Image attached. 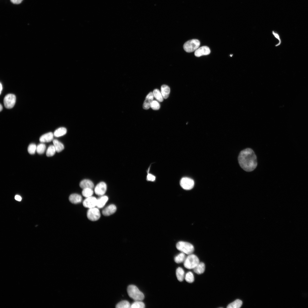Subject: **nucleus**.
I'll return each mask as SVG.
<instances>
[{"label": "nucleus", "mask_w": 308, "mask_h": 308, "mask_svg": "<svg viewBox=\"0 0 308 308\" xmlns=\"http://www.w3.org/2000/svg\"><path fill=\"white\" fill-rule=\"evenodd\" d=\"M67 132L66 129L64 127H60L56 129L54 133V135L56 137H59L65 135Z\"/></svg>", "instance_id": "22"}, {"label": "nucleus", "mask_w": 308, "mask_h": 308, "mask_svg": "<svg viewBox=\"0 0 308 308\" xmlns=\"http://www.w3.org/2000/svg\"><path fill=\"white\" fill-rule=\"evenodd\" d=\"M185 254L182 252L175 256L174 258L175 262L178 264L184 262L186 258Z\"/></svg>", "instance_id": "24"}, {"label": "nucleus", "mask_w": 308, "mask_h": 308, "mask_svg": "<svg viewBox=\"0 0 308 308\" xmlns=\"http://www.w3.org/2000/svg\"><path fill=\"white\" fill-rule=\"evenodd\" d=\"M154 96L152 92H150L146 96L143 104V108L147 110L150 107V104L153 100Z\"/></svg>", "instance_id": "13"}, {"label": "nucleus", "mask_w": 308, "mask_h": 308, "mask_svg": "<svg viewBox=\"0 0 308 308\" xmlns=\"http://www.w3.org/2000/svg\"><path fill=\"white\" fill-rule=\"evenodd\" d=\"M145 307L144 303L141 301H135L131 305V308H144Z\"/></svg>", "instance_id": "27"}, {"label": "nucleus", "mask_w": 308, "mask_h": 308, "mask_svg": "<svg viewBox=\"0 0 308 308\" xmlns=\"http://www.w3.org/2000/svg\"><path fill=\"white\" fill-rule=\"evenodd\" d=\"M53 142L57 152H60L64 149V145L58 140L56 139H54L53 140Z\"/></svg>", "instance_id": "21"}, {"label": "nucleus", "mask_w": 308, "mask_h": 308, "mask_svg": "<svg viewBox=\"0 0 308 308\" xmlns=\"http://www.w3.org/2000/svg\"><path fill=\"white\" fill-rule=\"evenodd\" d=\"M127 291L129 297L135 301H141L144 298L143 293L135 285H131L128 286Z\"/></svg>", "instance_id": "2"}, {"label": "nucleus", "mask_w": 308, "mask_h": 308, "mask_svg": "<svg viewBox=\"0 0 308 308\" xmlns=\"http://www.w3.org/2000/svg\"><path fill=\"white\" fill-rule=\"evenodd\" d=\"M79 185L83 189L87 188L93 189L94 187L93 183L90 180L87 179L82 181L80 183Z\"/></svg>", "instance_id": "15"}, {"label": "nucleus", "mask_w": 308, "mask_h": 308, "mask_svg": "<svg viewBox=\"0 0 308 308\" xmlns=\"http://www.w3.org/2000/svg\"><path fill=\"white\" fill-rule=\"evenodd\" d=\"M69 199L70 202L72 203L76 204L81 202L82 198V196L79 194H72L70 196Z\"/></svg>", "instance_id": "16"}, {"label": "nucleus", "mask_w": 308, "mask_h": 308, "mask_svg": "<svg viewBox=\"0 0 308 308\" xmlns=\"http://www.w3.org/2000/svg\"><path fill=\"white\" fill-rule=\"evenodd\" d=\"M15 199L18 201H21V200L22 198L21 197L18 195H17L15 196Z\"/></svg>", "instance_id": "37"}, {"label": "nucleus", "mask_w": 308, "mask_h": 308, "mask_svg": "<svg viewBox=\"0 0 308 308\" xmlns=\"http://www.w3.org/2000/svg\"><path fill=\"white\" fill-rule=\"evenodd\" d=\"M180 185L183 189L186 190H189L193 188L194 182V181L190 178L184 177L181 180Z\"/></svg>", "instance_id": "8"}, {"label": "nucleus", "mask_w": 308, "mask_h": 308, "mask_svg": "<svg viewBox=\"0 0 308 308\" xmlns=\"http://www.w3.org/2000/svg\"><path fill=\"white\" fill-rule=\"evenodd\" d=\"M131 305L129 302L126 300L121 301L118 303L116 306L117 308H129Z\"/></svg>", "instance_id": "26"}, {"label": "nucleus", "mask_w": 308, "mask_h": 308, "mask_svg": "<svg viewBox=\"0 0 308 308\" xmlns=\"http://www.w3.org/2000/svg\"><path fill=\"white\" fill-rule=\"evenodd\" d=\"M241 300L237 299L233 302L230 303L227 306V308H239L242 305Z\"/></svg>", "instance_id": "23"}, {"label": "nucleus", "mask_w": 308, "mask_h": 308, "mask_svg": "<svg viewBox=\"0 0 308 308\" xmlns=\"http://www.w3.org/2000/svg\"><path fill=\"white\" fill-rule=\"evenodd\" d=\"M149 169L147 172L146 180L148 181L154 182L156 180V177L153 174L149 173Z\"/></svg>", "instance_id": "34"}, {"label": "nucleus", "mask_w": 308, "mask_h": 308, "mask_svg": "<svg viewBox=\"0 0 308 308\" xmlns=\"http://www.w3.org/2000/svg\"><path fill=\"white\" fill-rule=\"evenodd\" d=\"M198 257L195 255L191 254L186 258L184 262V267L187 269H194L199 263Z\"/></svg>", "instance_id": "4"}, {"label": "nucleus", "mask_w": 308, "mask_h": 308, "mask_svg": "<svg viewBox=\"0 0 308 308\" xmlns=\"http://www.w3.org/2000/svg\"><path fill=\"white\" fill-rule=\"evenodd\" d=\"M153 93L154 97L159 102H162L163 101V98L161 92L158 89H155L153 91Z\"/></svg>", "instance_id": "25"}, {"label": "nucleus", "mask_w": 308, "mask_h": 308, "mask_svg": "<svg viewBox=\"0 0 308 308\" xmlns=\"http://www.w3.org/2000/svg\"><path fill=\"white\" fill-rule=\"evenodd\" d=\"M54 134L51 132H49L42 135L39 138V141L42 143L48 142L52 141L53 139Z\"/></svg>", "instance_id": "14"}, {"label": "nucleus", "mask_w": 308, "mask_h": 308, "mask_svg": "<svg viewBox=\"0 0 308 308\" xmlns=\"http://www.w3.org/2000/svg\"><path fill=\"white\" fill-rule=\"evenodd\" d=\"M16 98L14 94H9L5 97L4 104L5 107L7 109H11L14 106L16 102Z\"/></svg>", "instance_id": "6"}, {"label": "nucleus", "mask_w": 308, "mask_h": 308, "mask_svg": "<svg viewBox=\"0 0 308 308\" xmlns=\"http://www.w3.org/2000/svg\"><path fill=\"white\" fill-rule=\"evenodd\" d=\"M23 0H10L11 2L14 4H19Z\"/></svg>", "instance_id": "36"}, {"label": "nucleus", "mask_w": 308, "mask_h": 308, "mask_svg": "<svg viewBox=\"0 0 308 308\" xmlns=\"http://www.w3.org/2000/svg\"><path fill=\"white\" fill-rule=\"evenodd\" d=\"M238 161L240 167L247 172L253 171L257 165L256 156L250 148H246L240 152Z\"/></svg>", "instance_id": "1"}, {"label": "nucleus", "mask_w": 308, "mask_h": 308, "mask_svg": "<svg viewBox=\"0 0 308 308\" xmlns=\"http://www.w3.org/2000/svg\"><path fill=\"white\" fill-rule=\"evenodd\" d=\"M93 193L92 189L89 188L83 189L82 191L83 196L86 198L92 196Z\"/></svg>", "instance_id": "28"}, {"label": "nucleus", "mask_w": 308, "mask_h": 308, "mask_svg": "<svg viewBox=\"0 0 308 308\" xmlns=\"http://www.w3.org/2000/svg\"><path fill=\"white\" fill-rule=\"evenodd\" d=\"M200 44L199 41L197 39L189 40L184 44L183 47L184 50L188 52L195 51L198 48Z\"/></svg>", "instance_id": "5"}, {"label": "nucleus", "mask_w": 308, "mask_h": 308, "mask_svg": "<svg viewBox=\"0 0 308 308\" xmlns=\"http://www.w3.org/2000/svg\"><path fill=\"white\" fill-rule=\"evenodd\" d=\"M2 109H3L2 106V105H1V104H0V112H1L2 111Z\"/></svg>", "instance_id": "39"}, {"label": "nucleus", "mask_w": 308, "mask_h": 308, "mask_svg": "<svg viewBox=\"0 0 308 308\" xmlns=\"http://www.w3.org/2000/svg\"><path fill=\"white\" fill-rule=\"evenodd\" d=\"M176 275L178 280L180 281H183L185 277V272L181 267L178 268L176 270Z\"/></svg>", "instance_id": "20"}, {"label": "nucleus", "mask_w": 308, "mask_h": 308, "mask_svg": "<svg viewBox=\"0 0 308 308\" xmlns=\"http://www.w3.org/2000/svg\"><path fill=\"white\" fill-rule=\"evenodd\" d=\"M2 89H3L2 85V84L1 83H0V94H1V91H2Z\"/></svg>", "instance_id": "38"}, {"label": "nucleus", "mask_w": 308, "mask_h": 308, "mask_svg": "<svg viewBox=\"0 0 308 308\" xmlns=\"http://www.w3.org/2000/svg\"><path fill=\"white\" fill-rule=\"evenodd\" d=\"M46 148V146L44 144L40 143L37 147V152L39 154H42L45 151Z\"/></svg>", "instance_id": "31"}, {"label": "nucleus", "mask_w": 308, "mask_h": 308, "mask_svg": "<svg viewBox=\"0 0 308 308\" xmlns=\"http://www.w3.org/2000/svg\"><path fill=\"white\" fill-rule=\"evenodd\" d=\"M87 215L88 218L92 221L98 220L101 215L98 209L95 207L89 208L87 211Z\"/></svg>", "instance_id": "7"}, {"label": "nucleus", "mask_w": 308, "mask_h": 308, "mask_svg": "<svg viewBox=\"0 0 308 308\" xmlns=\"http://www.w3.org/2000/svg\"><path fill=\"white\" fill-rule=\"evenodd\" d=\"M150 107L153 110H157L160 108V105L159 103L156 100H153L150 104Z\"/></svg>", "instance_id": "33"}, {"label": "nucleus", "mask_w": 308, "mask_h": 308, "mask_svg": "<svg viewBox=\"0 0 308 308\" xmlns=\"http://www.w3.org/2000/svg\"><path fill=\"white\" fill-rule=\"evenodd\" d=\"M272 33L273 35L275 36V37L279 40V42L276 45V46H278L281 43V40L280 38V37L279 35L277 33H275L274 31L272 32Z\"/></svg>", "instance_id": "35"}, {"label": "nucleus", "mask_w": 308, "mask_h": 308, "mask_svg": "<svg viewBox=\"0 0 308 308\" xmlns=\"http://www.w3.org/2000/svg\"><path fill=\"white\" fill-rule=\"evenodd\" d=\"M108 198L107 196H102L97 199L96 206L98 208H103L108 201Z\"/></svg>", "instance_id": "17"}, {"label": "nucleus", "mask_w": 308, "mask_h": 308, "mask_svg": "<svg viewBox=\"0 0 308 308\" xmlns=\"http://www.w3.org/2000/svg\"><path fill=\"white\" fill-rule=\"evenodd\" d=\"M107 190V185L104 182H101L98 184L94 189L95 194L99 196H102L106 193Z\"/></svg>", "instance_id": "10"}, {"label": "nucleus", "mask_w": 308, "mask_h": 308, "mask_svg": "<svg viewBox=\"0 0 308 308\" xmlns=\"http://www.w3.org/2000/svg\"><path fill=\"white\" fill-rule=\"evenodd\" d=\"M37 147L36 145L34 143H31L30 144L28 148V151L29 153L31 154H33L35 153L36 151Z\"/></svg>", "instance_id": "32"}, {"label": "nucleus", "mask_w": 308, "mask_h": 308, "mask_svg": "<svg viewBox=\"0 0 308 308\" xmlns=\"http://www.w3.org/2000/svg\"><path fill=\"white\" fill-rule=\"evenodd\" d=\"M56 150L54 145H50L48 147L46 152V155L47 157H51L55 154Z\"/></svg>", "instance_id": "29"}, {"label": "nucleus", "mask_w": 308, "mask_h": 308, "mask_svg": "<svg viewBox=\"0 0 308 308\" xmlns=\"http://www.w3.org/2000/svg\"><path fill=\"white\" fill-rule=\"evenodd\" d=\"M210 50L209 48L206 46H202L197 48L194 53V55L197 57L206 55L210 54Z\"/></svg>", "instance_id": "11"}, {"label": "nucleus", "mask_w": 308, "mask_h": 308, "mask_svg": "<svg viewBox=\"0 0 308 308\" xmlns=\"http://www.w3.org/2000/svg\"><path fill=\"white\" fill-rule=\"evenodd\" d=\"M176 247L178 250L188 255L192 254L194 250V246L192 244L184 241L178 242L176 244Z\"/></svg>", "instance_id": "3"}, {"label": "nucleus", "mask_w": 308, "mask_h": 308, "mask_svg": "<svg viewBox=\"0 0 308 308\" xmlns=\"http://www.w3.org/2000/svg\"><path fill=\"white\" fill-rule=\"evenodd\" d=\"M116 209L115 205L111 204L104 208L102 211V213L105 216H109L114 213Z\"/></svg>", "instance_id": "12"}, {"label": "nucleus", "mask_w": 308, "mask_h": 308, "mask_svg": "<svg viewBox=\"0 0 308 308\" xmlns=\"http://www.w3.org/2000/svg\"><path fill=\"white\" fill-rule=\"evenodd\" d=\"M97 199L95 197L91 196L86 198L83 202L84 206L89 208L96 206Z\"/></svg>", "instance_id": "9"}, {"label": "nucleus", "mask_w": 308, "mask_h": 308, "mask_svg": "<svg viewBox=\"0 0 308 308\" xmlns=\"http://www.w3.org/2000/svg\"><path fill=\"white\" fill-rule=\"evenodd\" d=\"M185 278V280L189 283H192L194 280V277L193 274L191 271H189L186 274Z\"/></svg>", "instance_id": "30"}, {"label": "nucleus", "mask_w": 308, "mask_h": 308, "mask_svg": "<svg viewBox=\"0 0 308 308\" xmlns=\"http://www.w3.org/2000/svg\"><path fill=\"white\" fill-rule=\"evenodd\" d=\"M161 92L163 98H167L170 92V88L167 85H163L161 87Z\"/></svg>", "instance_id": "19"}, {"label": "nucleus", "mask_w": 308, "mask_h": 308, "mask_svg": "<svg viewBox=\"0 0 308 308\" xmlns=\"http://www.w3.org/2000/svg\"><path fill=\"white\" fill-rule=\"evenodd\" d=\"M195 273L198 274H200L203 273L205 270V265L202 262L199 263L193 269Z\"/></svg>", "instance_id": "18"}]
</instances>
